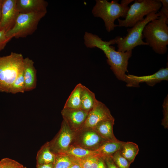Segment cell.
I'll use <instances>...</instances> for the list:
<instances>
[{
	"mask_svg": "<svg viewBox=\"0 0 168 168\" xmlns=\"http://www.w3.org/2000/svg\"><path fill=\"white\" fill-rule=\"evenodd\" d=\"M83 39L87 48H97L104 52L107 58V63L117 78L125 82L126 72H128V61L132 56V51H116L115 48L111 45L115 44L114 39L109 41H104L98 35L86 31L84 34Z\"/></svg>",
	"mask_w": 168,
	"mask_h": 168,
	"instance_id": "cell-1",
	"label": "cell"
},
{
	"mask_svg": "<svg viewBox=\"0 0 168 168\" xmlns=\"http://www.w3.org/2000/svg\"><path fill=\"white\" fill-rule=\"evenodd\" d=\"M159 16L148 23L142 31L143 38L152 49L160 54H165L168 44V18L160 11Z\"/></svg>",
	"mask_w": 168,
	"mask_h": 168,
	"instance_id": "cell-2",
	"label": "cell"
},
{
	"mask_svg": "<svg viewBox=\"0 0 168 168\" xmlns=\"http://www.w3.org/2000/svg\"><path fill=\"white\" fill-rule=\"evenodd\" d=\"M118 0L110 2L107 0H96L91 12L95 17L102 19L106 30L108 32L114 30L118 25L114 24L119 17L125 18L129 8L128 5L118 3Z\"/></svg>",
	"mask_w": 168,
	"mask_h": 168,
	"instance_id": "cell-3",
	"label": "cell"
},
{
	"mask_svg": "<svg viewBox=\"0 0 168 168\" xmlns=\"http://www.w3.org/2000/svg\"><path fill=\"white\" fill-rule=\"evenodd\" d=\"M24 59L21 54L13 52L0 57V91L10 93L12 84L23 70Z\"/></svg>",
	"mask_w": 168,
	"mask_h": 168,
	"instance_id": "cell-4",
	"label": "cell"
},
{
	"mask_svg": "<svg viewBox=\"0 0 168 168\" xmlns=\"http://www.w3.org/2000/svg\"><path fill=\"white\" fill-rule=\"evenodd\" d=\"M159 16L158 12H153L146 16L145 18L137 22L130 28L127 30L125 36H117L114 38L115 44L117 45V51L125 52L132 50L137 46L148 45L142 40V31L145 26L152 21L157 19Z\"/></svg>",
	"mask_w": 168,
	"mask_h": 168,
	"instance_id": "cell-5",
	"label": "cell"
},
{
	"mask_svg": "<svg viewBox=\"0 0 168 168\" xmlns=\"http://www.w3.org/2000/svg\"><path fill=\"white\" fill-rule=\"evenodd\" d=\"M131 4L124 20L117 19L118 26L132 27L143 20L145 16L158 12L162 7L160 0H136Z\"/></svg>",
	"mask_w": 168,
	"mask_h": 168,
	"instance_id": "cell-6",
	"label": "cell"
},
{
	"mask_svg": "<svg viewBox=\"0 0 168 168\" xmlns=\"http://www.w3.org/2000/svg\"><path fill=\"white\" fill-rule=\"evenodd\" d=\"M47 12L21 14L18 15L13 27L6 33L7 37L11 39L26 37L36 30L40 20Z\"/></svg>",
	"mask_w": 168,
	"mask_h": 168,
	"instance_id": "cell-7",
	"label": "cell"
},
{
	"mask_svg": "<svg viewBox=\"0 0 168 168\" xmlns=\"http://www.w3.org/2000/svg\"><path fill=\"white\" fill-rule=\"evenodd\" d=\"M107 142L93 128L82 127L75 132L71 145L96 151Z\"/></svg>",
	"mask_w": 168,
	"mask_h": 168,
	"instance_id": "cell-8",
	"label": "cell"
},
{
	"mask_svg": "<svg viewBox=\"0 0 168 168\" xmlns=\"http://www.w3.org/2000/svg\"><path fill=\"white\" fill-rule=\"evenodd\" d=\"M74 133L63 120L59 131L54 137L49 142L51 151L55 155L65 153L71 145Z\"/></svg>",
	"mask_w": 168,
	"mask_h": 168,
	"instance_id": "cell-9",
	"label": "cell"
},
{
	"mask_svg": "<svg viewBox=\"0 0 168 168\" xmlns=\"http://www.w3.org/2000/svg\"><path fill=\"white\" fill-rule=\"evenodd\" d=\"M168 80V67L162 68L155 73L150 75L138 76L132 75H126L125 82L128 87H138L139 84L145 82L153 86L162 81Z\"/></svg>",
	"mask_w": 168,
	"mask_h": 168,
	"instance_id": "cell-10",
	"label": "cell"
},
{
	"mask_svg": "<svg viewBox=\"0 0 168 168\" xmlns=\"http://www.w3.org/2000/svg\"><path fill=\"white\" fill-rule=\"evenodd\" d=\"M20 13L16 5V0H4L2 7L0 30L6 33L14 26Z\"/></svg>",
	"mask_w": 168,
	"mask_h": 168,
	"instance_id": "cell-11",
	"label": "cell"
},
{
	"mask_svg": "<svg viewBox=\"0 0 168 168\" xmlns=\"http://www.w3.org/2000/svg\"><path fill=\"white\" fill-rule=\"evenodd\" d=\"M89 111L81 109L63 108L61 114L63 120L72 131L75 132L83 127Z\"/></svg>",
	"mask_w": 168,
	"mask_h": 168,
	"instance_id": "cell-12",
	"label": "cell"
},
{
	"mask_svg": "<svg viewBox=\"0 0 168 168\" xmlns=\"http://www.w3.org/2000/svg\"><path fill=\"white\" fill-rule=\"evenodd\" d=\"M114 119L109 108L105 104L98 100L89 112L83 127L93 128L101 122Z\"/></svg>",
	"mask_w": 168,
	"mask_h": 168,
	"instance_id": "cell-13",
	"label": "cell"
},
{
	"mask_svg": "<svg viewBox=\"0 0 168 168\" xmlns=\"http://www.w3.org/2000/svg\"><path fill=\"white\" fill-rule=\"evenodd\" d=\"M48 2L44 0H16L20 13L47 12Z\"/></svg>",
	"mask_w": 168,
	"mask_h": 168,
	"instance_id": "cell-14",
	"label": "cell"
},
{
	"mask_svg": "<svg viewBox=\"0 0 168 168\" xmlns=\"http://www.w3.org/2000/svg\"><path fill=\"white\" fill-rule=\"evenodd\" d=\"M34 62L29 57L24 58L23 73L25 84V91H32L37 85L36 70Z\"/></svg>",
	"mask_w": 168,
	"mask_h": 168,
	"instance_id": "cell-15",
	"label": "cell"
},
{
	"mask_svg": "<svg viewBox=\"0 0 168 168\" xmlns=\"http://www.w3.org/2000/svg\"><path fill=\"white\" fill-rule=\"evenodd\" d=\"M114 119L105 120L96 125L93 128L103 138L107 141H117L113 131Z\"/></svg>",
	"mask_w": 168,
	"mask_h": 168,
	"instance_id": "cell-16",
	"label": "cell"
},
{
	"mask_svg": "<svg viewBox=\"0 0 168 168\" xmlns=\"http://www.w3.org/2000/svg\"><path fill=\"white\" fill-rule=\"evenodd\" d=\"M98 101L94 93L83 85L81 94V109L89 111Z\"/></svg>",
	"mask_w": 168,
	"mask_h": 168,
	"instance_id": "cell-17",
	"label": "cell"
},
{
	"mask_svg": "<svg viewBox=\"0 0 168 168\" xmlns=\"http://www.w3.org/2000/svg\"><path fill=\"white\" fill-rule=\"evenodd\" d=\"M124 142L119 140L117 141H107L96 150L98 156L104 159L110 157L119 150Z\"/></svg>",
	"mask_w": 168,
	"mask_h": 168,
	"instance_id": "cell-18",
	"label": "cell"
},
{
	"mask_svg": "<svg viewBox=\"0 0 168 168\" xmlns=\"http://www.w3.org/2000/svg\"><path fill=\"white\" fill-rule=\"evenodd\" d=\"M78 160L99 156L96 151L89 150L79 147L71 145L64 153Z\"/></svg>",
	"mask_w": 168,
	"mask_h": 168,
	"instance_id": "cell-19",
	"label": "cell"
},
{
	"mask_svg": "<svg viewBox=\"0 0 168 168\" xmlns=\"http://www.w3.org/2000/svg\"><path fill=\"white\" fill-rule=\"evenodd\" d=\"M55 155L50 150L49 142L43 145L38 151L36 156L38 164L54 163Z\"/></svg>",
	"mask_w": 168,
	"mask_h": 168,
	"instance_id": "cell-20",
	"label": "cell"
},
{
	"mask_svg": "<svg viewBox=\"0 0 168 168\" xmlns=\"http://www.w3.org/2000/svg\"><path fill=\"white\" fill-rule=\"evenodd\" d=\"M122 156L130 164L134 161L136 156L138 153L139 149L138 145L133 142H124L120 150Z\"/></svg>",
	"mask_w": 168,
	"mask_h": 168,
	"instance_id": "cell-21",
	"label": "cell"
},
{
	"mask_svg": "<svg viewBox=\"0 0 168 168\" xmlns=\"http://www.w3.org/2000/svg\"><path fill=\"white\" fill-rule=\"evenodd\" d=\"M77 84L71 92L64 106V108L81 109V94L82 86Z\"/></svg>",
	"mask_w": 168,
	"mask_h": 168,
	"instance_id": "cell-22",
	"label": "cell"
},
{
	"mask_svg": "<svg viewBox=\"0 0 168 168\" xmlns=\"http://www.w3.org/2000/svg\"><path fill=\"white\" fill-rule=\"evenodd\" d=\"M79 160L72 157L64 154L55 155L53 168H68L78 164Z\"/></svg>",
	"mask_w": 168,
	"mask_h": 168,
	"instance_id": "cell-23",
	"label": "cell"
},
{
	"mask_svg": "<svg viewBox=\"0 0 168 168\" xmlns=\"http://www.w3.org/2000/svg\"><path fill=\"white\" fill-rule=\"evenodd\" d=\"M25 92V84L23 70L18 75L12 84L9 93L15 94Z\"/></svg>",
	"mask_w": 168,
	"mask_h": 168,
	"instance_id": "cell-24",
	"label": "cell"
},
{
	"mask_svg": "<svg viewBox=\"0 0 168 168\" xmlns=\"http://www.w3.org/2000/svg\"><path fill=\"white\" fill-rule=\"evenodd\" d=\"M110 157L118 168H129L130 164L122 156L119 150Z\"/></svg>",
	"mask_w": 168,
	"mask_h": 168,
	"instance_id": "cell-25",
	"label": "cell"
},
{
	"mask_svg": "<svg viewBox=\"0 0 168 168\" xmlns=\"http://www.w3.org/2000/svg\"><path fill=\"white\" fill-rule=\"evenodd\" d=\"M2 168H24V166L16 161L5 158L0 161Z\"/></svg>",
	"mask_w": 168,
	"mask_h": 168,
	"instance_id": "cell-26",
	"label": "cell"
},
{
	"mask_svg": "<svg viewBox=\"0 0 168 168\" xmlns=\"http://www.w3.org/2000/svg\"><path fill=\"white\" fill-rule=\"evenodd\" d=\"M168 95L165 98L163 105V118L161 121V125L165 128H168Z\"/></svg>",
	"mask_w": 168,
	"mask_h": 168,
	"instance_id": "cell-27",
	"label": "cell"
},
{
	"mask_svg": "<svg viewBox=\"0 0 168 168\" xmlns=\"http://www.w3.org/2000/svg\"><path fill=\"white\" fill-rule=\"evenodd\" d=\"M11 40L7 37L5 31L0 30V51L4 49L7 43Z\"/></svg>",
	"mask_w": 168,
	"mask_h": 168,
	"instance_id": "cell-28",
	"label": "cell"
},
{
	"mask_svg": "<svg viewBox=\"0 0 168 168\" xmlns=\"http://www.w3.org/2000/svg\"><path fill=\"white\" fill-rule=\"evenodd\" d=\"M93 157L79 160L78 164L81 168H90Z\"/></svg>",
	"mask_w": 168,
	"mask_h": 168,
	"instance_id": "cell-29",
	"label": "cell"
},
{
	"mask_svg": "<svg viewBox=\"0 0 168 168\" xmlns=\"http://www.w3.org/2000/svg\"><path fill=\"white\" fill-rule=\"evenodd\" d=\"M162 7L160 11L168 18V0H160Z\"/></svg>",
	"mask_w": 168,
	"mask_h": 168,
	"instance_id": "cell-30",
	"label": "cell"
},
{
	"mask_svg": "<svg viewBox=\"0 0 168 168\" xmlns=\"http://www.w3.org/2000/svg\"><path fill=\"white\" fill-rule=\"evenodd\" d=\"M104 160L107 168H118L111 157L105 158Z\"/></svg>",
	"mask_w": 168,
	"mask_h": 168,
	"instance_id": "cell-31",
	"label": "cell"
},
{
	"mask_svg": "<svg viewBox=\"0 0 168 168\" xmlns=\"http://www.w3.org/2000/svg\"><path fill=\"white\" fill-rule=\"evenodd\" d=\"M100 157L96 156L93 157L90 168H98Z\"/></svg>",
	"mask_w": 168,
	"mask_h": 168,
	"instance_id": "cell-32",
	"label": "cell"
},
{
	"mask_svg": "<svg viewBox=\"0 0 168 168\" xmlns=\"http://www.w3.org/2000/svg\"><path fill=\"white\" fill-rule=\"evenodd\" d=\"M53 163L48 164H36V168H53Z\"/></svg>",
	"mask_w": 168,
	"mask_h": 168,
	"instance_id": "cell-33",
	"label": "cell"
},
{
	"mask_svg": "<svg viewBox=\"0 0 168 168\" xmlns=\"http://www.w3.org/2000/svg\"><path fill=\"white\" fill-rule=\"evenodd\" d=\"M98 168H107L103 158L100 157Z\"/></svg>",
	"mask_w": 168,
	"mask_h": 168,
	"instance_id": "cell-34",
	"label": "cell"
},
{
	"mask_svg": "<svg viewBox=\"0 0 168 168\" xmlns=\"http://www.w3.org/2000/svg\"><path fill=\"white\" fill-rule=\"evenodd\" d=\"M68 168H81L80 166L78 164H74Z\"/></svg>",
	"mask_w": 168,
	"mask_h": 168,
	"instance_id": "cell-35",
	"label": "cell"
},
{
	"mask_svg": "<svg viewBox=\"0 0 168 168\" xmlns=\"http://www.w3.org/2000/svg\"><path fill=\"white\" fill-rule=\"evenodd\" d=\"M2 5L1 6H0V21L1 19V15H2Z\"/></svg>",
	"mask_w": 168,
	"mask_h": 168,
	"instance_id": "cell-36",
	"label": "cell"
},
{
	"mask_svg": "<svg viewBox=\"0 0 168 168\" xmlns=\"http://www.w3.org/2000/svg\"><path fill=\"white\" fill-rule=\"evenodd\" d=\"M3 1L4 0H0V6H1L2 5Z\"/></svg>",
	"mask_w": 168,
	"mask_h": 168,
	"instance_id": "cell-37",
	"label": "cell"
},
{
	"mask_svg": "<svg viewBox=\"0 0 168 168\" xmlns=\"http://www.w3.org/2000/svg\"><path fill=\"white\" fill-rule=\"evenodd\" d=\"M0 168H2V166H1V164L0 163Z\"/></svg>",
	"mask_w": 168,
	"mask_h": 168,
	"instance_id": "cell-38",
	"label": "cell"
},
{
	"mask_svg": "<svg viewBox=\"0 0 168 168\" xmlns=\"http://www.w3.org/2000/svg\"><path fill=\"white\" fill-rule=\"evenodd\" d=\"M24 168H27L26 167V166H24Z\"/></svg>",
	"mask_w": 168,
	"mask_h": 168,
	"instance_id": "cell-39",
	"label": "cell"
}]
</instances>
